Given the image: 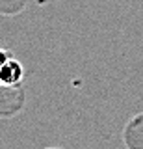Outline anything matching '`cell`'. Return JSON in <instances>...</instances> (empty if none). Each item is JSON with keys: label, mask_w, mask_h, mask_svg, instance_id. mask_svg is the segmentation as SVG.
<instances>
[{"label": "cell", "mask_w": 143, "mask_h": 149, "mask_svg": "<svg viewBox=\"0 0 143 149\" xmlns=\"http://www.w3.org/2000/svg\"><path fill=\"white\" fill-rule=\"evenodd\" d=\"M22 77H24V69L19 60H15L13 56L0 67V84L2 86H17V84H21Z\"/></svg>", "instance_id": "obj_1"}, {"label": "cell", "mask_w": 143, "mask_h": 149, "mask_svg": "<svg viewBox=\"0 0 143 149\" xmlns=\"http://www.w3.org/2000/svg\"><path fill=\"white\" fill-rule=\"evenodd\" d=\"M10 58H11V54L8 52V50L0 49V67H2V65L6 63V62H8V60H10Z\"/></svg>", "instance_id": "obj_2"}]
</instances>
